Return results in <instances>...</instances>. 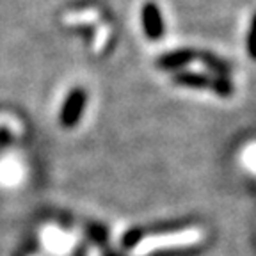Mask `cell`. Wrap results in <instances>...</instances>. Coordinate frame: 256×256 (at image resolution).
<instances>
[{
	"label": "cell",
	"instance_id": "cell-2",
	"mask_svg": "<svg viewBox=\"0 0 256 256\" xmlns=\"http://www.w3.org/2000/svg\"><path fill=\"white\" fill-rule=\"evenodd\" d=\"M174 80L178 84H184L188 86V88H210V89H216L219 94L226 96V94H232V86L230 82L222 78H212V76H206L203 73H187V72H182L174 76Z\"/></svg>",
	"mask_w": 256,
	"mask_h": 256
},
{
	"label": "cell",
	"instance_id": "cell-7",
	"mask_svg": "<svg viewBox=\"0 0 256 256\" xmlns=\"http://www.w3.org/2000/svg\"><path fill=\"white\" fill-rule=\"evenodd\" d=\"M248 50H249V56L252 59H256V14L252 16V22H251V30H249V38H248Z\"/></svg>",
	"mask_w": 256,
	"mask_h": 256
},
{
	"label": "cell",
	"instance_id": "cell-6",
	"mask_svg": "<svg viewBox=\"0 0 256 256\" xmlns=\"http://www.w3.org/2000/svg\"><path fill=\"white\" fill-rule=\"evenodd\" d=\"M82 107V96L76 92V94H73L72 98V104H70L68 110H66V123H70V121H73L76 118V114H78V108Z\"/></svg>",
	"mask_w": 256,
	"mask_h": 256
},
{
	"label": "cell",
	"instance_id": "cell-3",
	"mask_svg": "<svg viewBox=\"0 0 256 256\" xmlns=\"http://www.w3.org/2000/svg\"><path fill=\"white\" fill-rule=\"evenodd\" d=\"M142 24L144 32L150 40H158L164 34V22L160 16V9L153 2H146L142 8Z\"/></svg>",
	"mask_w": 256,
	"mask_h": 256
},
{
	"label": "cell",
	"instance_id": "cell-5",
	"mask_svg": "<svg viewBox=\"0 0 256 256\" xmlns=\"http://www.w3.org/2000/svg\"><path fill=\"white\" fill-rule=\"evenodd\" d=\"M18 168H16L14 162H6L4 166V172H0V180L6 182V184H12L18 178Z\"/></svg>",
	"mask_w": 256,
	"mask_h": 256
},
{
	"label": "cell",
	"instance_id": "cell-1",
	"mask_svg": "<svg viewBox=\"0 0 256 256\" xmlns=\"http://www.w3.org/2000/svg\"><path fill=\"white\" fill-rule=\"evenodd\" d=\"M204 233L201 230H187V232H176V233H166V235H153L148 238L140 240L139 248H137V254H144L153 249L158 248H176V246H190L198 244Z\"/></svg>",
	"mask_w": 256,
	"mask_h": 256
},
{
	"label": "cell",
	"instance_id": "cell-4",
	"mask_svg": "<svg viewBox=\"0 0 256 256\" xmlns=\"http://www.w3.org/2000/svg\"><path fill=\"white\" fill-rule=\"evenodd\" d=\"M194 57H196V54L192 52V50H178V52L166 54L164 57H160L158 66L168 68V70H176V68H180V66L188 64Z\"/></svg>",
	"mask_w": 256,
	"mask_h": 256
}]
</instances>
